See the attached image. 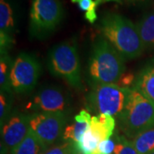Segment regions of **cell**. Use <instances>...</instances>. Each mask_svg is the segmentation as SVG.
<instances>
[{
    "instance_id": "cell-1",
    "label": "cell",
    "mask_w": 154,
    "mask_h": 154,
    "mask_svg": "<svg viewBox=\"0 0 154 154\" xmlns=\"http://www.w3.org/2000/svg\"><path fill=\"white\" fill-rule=\"evenodd\" d=\"M99 28L101 36L126 60L137 58L145 51L137 25L122 15L105 13L100 19Z\"/></svg>"
},
{
    "instance_id": "cell-2",
    "label": "cell",
    "mask_w": 154,
    "mask_h": 154,
    "mask_svg": "<svg viewBox=\"0 0 154 154\" xmlns=\"http://www.w3.org/2000/svg\"><path fill=\"white\" fill-rule=\"evenodd\" d=\"M125 58L102 36L93 45L88 75L93 84H116L126 71Z\"/></svg>"
},
{
    "instance_id": "cell-3",
    "label": "cell",
    "mask_w": 154,
    "mask_h": 154,
    "mask_svg": "<svg viewBox=\"0 0 154 154\" xmlns=\"http://www.w3.org/2000/svg\"><path fill=\"white\" fill-rule=\"evenodd\" d=\"M118 121L122 131L128 137L135 138L154 128V104L140 91L132 88Z\"/></svg>"
},
{
    "instance_id": "cell-4",
    "label": "cell",
    "mask_w": 154,
    "mask_h": 154,
    "mask_svg": "<svg viewBox=\"0 0 154 154\" xmlns=\"http://www.w3.org/2000/svg\"><path fill=\"white\" fill-rule=\"evenodd\" d=\"M50 72L62 78L71 87L82 88L81 63L75 40L64 41L51 50L48 57Z\"/></svg>"
},
{
    "instance_id": "cell-5",
    "label": "cell",
    "mask_w": 154,
    "mask_h": 154,
    "mask_svg": "<svg viewBox=\"0 0 154 154\" xmlns=\"http://www.w3.org/2000/svg\"><path fill=\"white\" fill-rule=\"evenodd\" d=\"M132 88L116 84H93L88 96V105L99 114H109L119 118L126 106Z\"/></svg>"
},
{
    "instance_id": "cell-6",
    "label": "cell",
    "mask_w": 154,
    "mask_h": 154,
    "mask_svg": "<svg viewBox=\"0 0 154 154\" xmlns=\"http://www.w3.org/2000/svg\"><path fill=\"white\" fill-rule=\"evenodd\" d=\"M63 16V7L59 0H33L29 14L30 36L45 38L59 26Z\"/></svg>"
},
{
    "instance_id": "cell-7",
    "label": "cell",
    "mask_w": 154,
    "mask_h": 154,
    "mask_svg": "<svg viewBox=\"0 0 154 154\" xmlns=\"http://www.w3.org/2000/svg\"><path fill=\"white\" fill-rule=\"evenodd\" d=\"M41 73V65L38 59L29 53L22 52L14 61L10 75L12 92L26 94L33 90Z\"/></svg>"
},
{
    "instance_id": "cell-8",
    "label": "cell",
    "mask_w": 154,
    "mask_h": 154,
    "mask_svg": "<svg viewBox=\"0 0 154 154\" xmlns=\"http://www.w3.org/2000/svg\"><path fill=\"white\" fill-rule=\"evenodd\" d=\"M66 120L67 114L63 113L33 112L29 116V129L49 149L62 138Z\"/></svg>"
},
{
    "instance_id": "cell-9",
    "label": "cell",
    "mask_w": 154,
    "mask_h": 154,
    "mask_svg": "<svg viewBox=\"0 0 154 154\" xmlns=\"http://www.w3.org/2000/svg\"><path fill=\"white\" fill-rule=\"evenodd\" d=\"M69 107L70 99L63 89L48 87L38 91L27 104L26 109L34 112L67 114Z\"/></svg>"
},
{
    "instance_id": "cell-10",
    "label": "cell",
    "mask_w": 154,
    "mask_h": 154,
    "mask_svg": "<svg viewBox=\"0 0 154 154\" xmlns=\"http://www.w3.org/2000/svg\"><path fill=\"white\" fill-rule=\"evenodd\" d=\"M29 116L21 111L11 112L1 124L2 152L11 154L29 132Z\"/></svg>"
},
{
    "instance_id": "cell-11",
    "label": "cell",
    "mask_w": 154,
    "mask_h": 154,
    "mask_svg": "<svg viewBox=\"0 0 154 154\" xmlns=\"http://www.w3.org/2000/svg\"><path fill=\"white\" fill-rule=\"evenodd\" d=\"M154 104V57L146 62L136 75L134 88Z\"/></svg>"
},
{
    "instance_id": "cell-12",
    "label": "cell",
    "mask_w": 154,
    "mask_h": 154,
    "mask_svg": "<svg viewBox=\"0 0 154 154\" xmlns=\"http://www.w3.org/2000/svg\"><path fill=\"white\" fill-rule=\"evenodd\" d=\"M136 25L145 50L154 51V11L145 14Z\"/></svg>"
},
{
    "instance_id": "cell-13",
    "label": "cell",
    "mask_w": 154,
    "mask_h": 154,
    "mask_svg": "<svg viewBox=\"0 0 154 154\" xmlns=\"http://www.w3.org/2000/svg\"><path fill=\"white\" fill-rule=\"evenodd\" d=\"M48 150L30 129L27 136L11 154H44Z\"/></svg>"
},
{
    "instance_id": "cell-14",
    "label": "cell",
    "mask_w": 154,
    "mask_h": 154,
    "mask_svg": "<svg viewBox=\"0 0 154 154\" xmlns=\"http://www.w3.org/2000/svg\"><path fill=\"white\" fill-rule=\"evenodd\" d=\"M15 30L14 11L6 0H0V32L13 35Z\"/></svg>"
},
{
    "instance_id": "cell-15",
    "label": "cell",
    "mask_w": 154,
    "mask_h": 154,
    "mask_svg": "<svg viewBox=\"0 0 154 154\" xmlns=\"http://www.w3.org/2000/svg\"><path fill=\"white\" fill-rule=\"evenodd\" d=\"M89 128V124L73 122L70 124H68L64 128V130L62 134V140L64 142H72L74 144L78 143L82 137V135Z\"/></svg>"
},
{
    "instance_id": "cell-16",
    "label": "cell",
    "mask_w": 154,
    "mask_h": 154,
    "mask_svg": "<svg viewBox=\"0 0 154 154\" xmlns=\"http://www.w3.org/2000/svg\"><path fill=\"white\" fill-rule=\"evenodd\" d=\"M133 145L139 154H149L154 150V128L140 133L133 140Z\"/></svg>"
},
{
    "instance_id": "cell-17",
    "label": "cell",
    "mask_w": 154,
    "mask_h": 154,
    "mask_svg": "<svg viewBox=\"0 0 154 154\" xmlns=\"http://www.w3.org/2000/svg\"><path fill=\"white\" fill-rule=\"evenodd\" d=\"M109 1L120 2L119 0H71L72 3L76 4L81 11L85 12V19L90 23H94L98 19L96 12L97 7Z\"/></svg>"
},
{
    "instance_id": "cell-18",
    "label": "cell",
    "mask_w": 154,
    "mask_h": 154,
    "mask_svg": "<svg viewBox=\"0 0 154 154\" xmlns=\"http://www.w3.org/2000/svg\"><path fill=\"white\" fill-rule=\"evenodd\" d=\"M14 61L8 54L0 57V88L1 91L12 93L10 85V75Z\"/></svg>"
},
{
    "instance_id": "cell-19",
    "label": "cell",
    "mask_w": 154,
    "mask_h": 154,
    "mask_svg": "<svg viewBox=\"0 0 154 154\" xmlns=\"http://www.w3.org/2000/svg\"><path fill=\"white\" fill-rule=\"evenodd\" d=\"M100 143L99 139L92 133L91 129L88 128L86 133L81 138L78 143L75 144L77 151L80 154H94Z\"/></svg>"
},
{
    "instance_id": "cell-20",
    "label": "cell",
    "mask_w": 154,
    "mask_h": 154,
    "mask_svg": "<svg viewBox=\"0 0 154 154\" xmlns=\"http://www.w3.org/2000/svg\"><path fill=\"white\" fill-rule=\"evenodd\" d=\"M89 128L94 135L99 139L100 142L111 138V135L114 133L108 128H106L102 122H100L97 116H92V121L89 125Z\"/></svg>"
},
{
    "instance_id": "cell-21",
    "label": "cell",
    "mask_w": 154,
    "mask_h": 154,
    "mask_svg": "<svg viewBox=\"0 0 154 154\" xmlns=\"http://www.w3.org/2000/svg\"><path fill=\"white\" fill-rule=\"evenodd\" d=\"M116 148L114 154H139L134 148L132 141L123 135L116 134Z\"/></svg>"
},
{
    "instance_id": "cell-22",
    "label": "cell",
    "mask_w": 154,
    "mask_h": 154,
    "mask_svg": "<svg viewBox=\"0 0 154 154\" xmlns=\"http://www.w3.org/2000/svg\"><path fill=\"white\" fill-rule=\"evenodd\" d=\"M12 97L11 93H0V123L2 124L11 114Z\"/></svg>"
},
{
    "instance_id": "cell-23",
    "label": "cell",
    "mask_w": 154,
    "mask_h": 154,
    "mask_svg": "<svg viewBox=\"0 0 154 154\" xmlns=\"http://www.w3.org/2000/svg\"><path fill=\"white\" fill-rule=\"evenodd\" d=\"M44 154H80L75 144L72 142H64L62 145L55 146L49 148Z\"/></svg>"
},
{
    "instance_id": "cell-24",
    "label": "cell",
    "mask_w": 154,
    "mask_h": 154,
    "mask_svg": "<svg viewBox=\"0 0 154 154\" xmlns=\"http://www.w3.org/2000/svg\"><path fill=\"white\" fill-rule=\"evenodd\" d=\"M116 148L115 138H110L106 140L100 142L94 154H112Z\"/></svg>"
},
{
    "instance_id": "cell-25",
    "label": "cell",
    "mask_w": 154,
    "mask_h": 154,
    "mask_svg": "<svg viewBox=\"0 0 154 154\" xmlns=\"http://www.w3.org/2000/svg\"><path fill=\"white\" fill-rule=\"evenodd\" d=\"M13 44H14L13 35L0 32V51H1V55L8 54V51L11 49Z\"/></svg>"
},
{
    "instance_id": "cell-26",
    "label": "cell",
    "mask_w": 154,
    "mask_h": 154,
    "mask_svg": "<svg viewBox=\"0 0 154 154\" xmlns=\"http://www.w3.org/2000/svg\"><path fill=\"white\" fill-rule=\"evenodd\" d=\"M136 76L134 75L132 72H127L125 71L120 77V79L118 80V82L116 83V85L120 86L122 88H133L134 85Z\"/></svg>"
},
{
    "instance_id": "cell-27",
    "label": "cell",
    "mask_w": 154,
    "mask_h": 154,
    "mask_svg": "<svg viewBox=\"0 0 154 154\" xmlns=\"http://www.w3.org/2000/svg\"><path fill=\"white\" fill-rule=\"evenodd\" d=\"M100 122H102L106 128H108L112 132L115 131L116 118L109 114H99L97 115Z\"/></svg>"
},
{
    "instance_id": "cell-28",
    "label": "cell",
    "mask_w": 154,
    "mask_h": 154,
    "mask_svg": "<svg viewBox=\"0 0 154 154\" xmlns=\"http://www.w3.org/2000/svg\"><path fill=\"white\" fill-rule=\"evenodd\" d=\"M75 121L78 122H83V123H88L90 125L92 121V116L88 112V110H82L79 114H77L75 116Z\"/></svg>"
},
{
    "instance_id": "cell-29",
    "label": "cell",
    "mask_w": 154,
    "mask_h": 154,
    "mask_svg": "<svg viewBox=\"0 0 154 154\" xmlns=\"http://www.w3.org/2000/svg\"><path fill=\"white\" fill-rule=\"evenodd\" d=\"M119 1L121 3H124L127 5H137L146 2V0H119Z\"/></svg>"
},
{
    "instance_id": "cell-30",
    "label": "cell",
    "mask_w": 154,
    "mask_h": 154,
    "mask_svg": "<svg viewBox=\"0 0 154 154\" xmlns=\"http://www.w3.org/2000/svg\"><path fill=\"white\" fill-rule=\"evenodd\" d=\"M149 154H154V150L153 151H152V152H150V153Z\"/></svg>"
}]
</instances>
